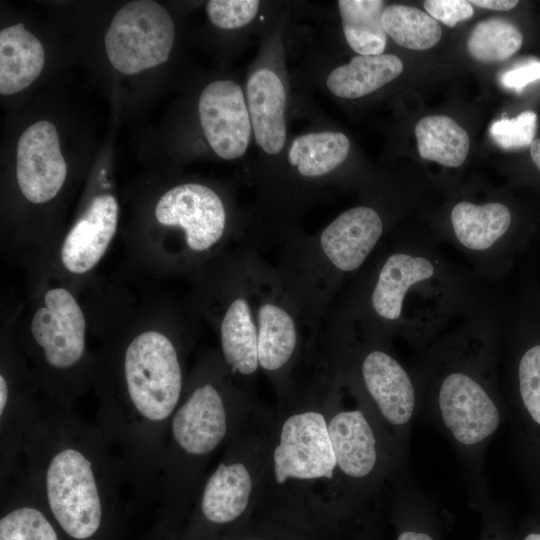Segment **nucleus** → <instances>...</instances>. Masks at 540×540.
I'll list each match as a JSON object with an SVG mask.
<instances>
[{"instance_id": "obj_1", "label": "nucleus", "mask_w": 540, "mask_h": 540, "mask_svg": "<svg viewBox=\"0 0 540 540\" xmlns=\"http://www.w3.org/2000/svg\"><path fill=\"white\" fill-rule=\"evenodd\" d=\"M20 470L59 529L94 540L119 506L120 461L96 425L43 402L28 433Z\"/></svg>"}, {"instance_id": "obj_2", "label": "nucleus", "mask_w": 540, "mask_h": 540, "mask_svg": "<svg viewBox=\"0 0 540 540\" xmlns=\"http://www.w3.org/2000/svg\"><path fill=\"white\" fill-rule=\"evenodd\" d=\"M336 460L326 402L270 415L257 511L298 520L320 532L344 527L336 500Z\"/></svg>"}, {"instance_id": "obj_3", "label": "nucleus", "mask_w": 540, "mask_h": 540, "mask_svg": "<svg viewBox=\"0 0 540 540\" xmlns=\"http://www.w3.org/2000/svg\"><path fill=\"white\" fill-rule=\"evenodd\" d=\"M214 373L185 388L169 424L156 497L171 521L191 512L214 455L259 414Z\"/></svg>"}, {"instance_id": "obj_4", "label": "nucleus", "mask_w": 540, "mask_h": 540, "mask_svg": "<svg viewBox=\"0 0 540 540\" xmlns=\"http://www.w3.org/2000/svg\"><path fill=\"white\" fill-rule=\"evenodd\" d=\"M488 350L457 348L439 356L418 409L452 442L476 474L498 431L504 412L494 383Z\"/></svg>"}, {"instance_id": "obj_5", "label": "nucleus", "mask_w": 540, "mask_h": 540, "mask_svg": "<svg viewBox=\"0 0 540 540\" xmlns=\"http://www.w3.org/2000/svg\"><path fill=\"white\" fill-rule=\"evenodd\" d=\"M325 402L338 514L342 522L352 523L375 515L380 492L395 479L401 458L353 387L350 398Z\"/></svg>"}, {"instance_id": "obj_6", "label": "nucleus", "mask_w": 540, "mask_h": 540, "mask_svg": "<svg viewBox=\"0 0 540 540\" xmlns=\"http://www.w3.org/2000/svg\"><path fill=\"white\" fill-rule=\"evenodd\" d=\"M269 415L258 414L223 448L190 512L185 540H226L256 513L264 476Z\"/></svg>"}, {"instance_id": "obj_7", "label": "nucleus", "mask_w": 540, "mask_h": 540, "mask_svg": "<svg viewBox=\"0 0 540 540\" xmlns=\"http://www.w3.org/2000/svg\"><path fill=\"white\" fill-rule=\"evenodd\" d=\"M33 355L47 401L73 411L86 381V321L74 296L63 287L49 289L44 306L31 321Z\"/></svg>"}, {"instance_id": "obj_8", "label": "nucleus", "mask_w": 540, "mask_h": 540, "mask_svg": "<svg viewBox=\"0 0 540 540\" xmlns=\"http://www.w3.org/2000/svg\"><path fill=\"white\" fill-rule=\"evenodd\" d=\"M353 386L400 458L418 411L416 385L401 363L383 349L365 352Z\"/></svg>"}, {"instance_id": "obj_9", "label": "nucleus", "mask_w": 540, "mask_h": 540, "mask_svg": "<svg viewBox=\"0 0 540 540\" xmlns=\"http://www.w3.org/2000/svg\"><path fill=\"white\" fill-rule=\"evenodd\" d=\"M174 36L173 20L159 3L137 0L116 12L105 36V49L112 66L131 75L166 62Z\"/></svg>"}, {"instance_id": "obj_10", "label": "nucleus", "mask_w": 540, "mask_h": 540, "mask_svg": "<svg viewBox=\"0 0 540 540\" xmlns=\"http://www.w3.org/2000/svg\"><path fill=\"white\" fill-rule=\"evenodd\" d=\"M155 216L162 225L180 227L187 247L195 252L213 247L226 227L222 200L214 190L198 183L181 184L164 193Z\"/></svg>"}, {"instance_id": "obj_11", "label": "nucleus", "mask_w": 540, "mask_h": 540, "mask_svg": "<svg viewBox=\"0 0 540 540\" xmlns=\"http://www.w3.org/2000/svg\"><path fill=\"white\" fill-rule=\"evenodd\" d=\"M198 113L217 156L235 160L246 153L253 132L246 97L237 82L223 79L208 84L199 97Z\"/></svg>"}, {"instance_id": "obj_12", "label": "nucleus", "mask_w": 540, "mask_h": 540, "mask_svg": "<svg viewBox=\"0 0 540 540\" xmlns=\"http://www.w3.org/2000/svg\"><path fill=\"white\" fill-rule=\"evenodd\" d=\"M23 372L4 362L0 373V489L19 472L29 431L41 416L39 402Z\"/></svg>"}, {"instance_id": "obj_13", "label": "nucleus", "mask_w": 540, "mask_h": 540, "mask_svg": "<svg viewBox=\"0 0 540 540\" xmlns=\"http://www.w3.org/2000/svg\"><path fill=\"white\" fill-rule=\"evenodd\" d=\"M16 175L20 191L32 203L48 202L58 194L67 165L54 124L39 121L22 133L17 143Z\"/></svg>"}, {"instance_id": "obj_14", "label": "nucleus", "mask_w": 540, "mask_h": 540, "mask_svg": "<svg viewBox=\"0 0 540 540\" xmlns=\"http://www.w3.org/2000/svg\"><path fill=\"white\" fill-rule=\"evenodd\" d=\"M118 222V203L110 194L96 196L66 235L60 256L73 274L92 270L105 254Z\"/></svg>"}, {"instance_id": "obj_15", "label": "nucleus", "mask_w": 540, "mask_h": 540, "mask_svg": "<svg viewBox=\"0 0 540 540\" xmlns=\"http://www.w3.org/2000/svg\"><path fill=\"white\" fill-rule=\"evenodd\" d=\"M382 233L377 211L357 206L342 212L322 231L320 247L335 268L349 272L364 263Z\"/></svg>"}, {"instance_id": "obj_16", "label": "nucleus", "mask_w": 540, "mask_h": 540, "mask_svg": "<svg viewBox=\"0 0 540 540\" xmlns=\"http://www.w3.org/2000/svg\"><path fill=\"white\" fill-rule=\"evenodd\" d=\"M245 97L254 139L267 155L279 154L286 142V91L270 68L256 69L247 79Z\"/></svg>"}, {"instance_id": "obj_17", "label": "nucleus", "mask_w": 540, "mask_h": 540, "mask_svg": "<svg viewBox=\"0 0 540 540\" xmlns=\"http://www.w3.org/2000/svg\"><path fill=\"white\" fill-rule=\"evenodd\" d=\"M0 489V540H60L54 520L21 471Z\"/></svg>"}, {"instance_id": "obj_18", "label": "nucleus", "mask_w": 540, "mask_h": 540, "mask_svg": "<svg viewBox=\"0 0 540 540\" xmlns=\"http://www.w3.org/2000/svg\"><path fill=\"white\" fill-rule=\"evenodd\" d=\"M433 262L421 255L397 252L390 255L378 274L371 303L376 314L388 321L401 317L408 291L435 275Z\"/></svg>"}, {"instance_id": "obj_19", "label": "nucleus", "mask_w": 540, "mask_h": 540, "mask_svg": "<svg viewBox=\"0 0 540 540\" xmlns=\"http://www.w3.org/2000/svg\"><path fill=\"white\" fill-rule=\"evenodd\" d=\"M45 63L41 42L22 23L0 31V93L11 95L31 85Z\"/></svg>"}, {"instance_id": "obj_20", "label": "nucleus", "mask_w": 540, "mask_h": 540, "mask_svg": "<svg viewBox=\"0 0 540 540\" xmlns=\"http://www.w3.org/2000/svg\"><path fill=\"white\" fill-rule=\"evenodd\" d=\"M402 71L403 63L394 54L357 55L334 68L326 78V86L336 97L356 99L383 87Z\"/></svg>"}, {"instance_id": "obj_21", "label": "nucleus", "mask_w": 540, "mask_h": 540, "mask_svg": "<svg viewBox=\"0 0 540 540\" xmlns=\"http://www.w3.org/2000/svg\"><path fill=\"white\" fill-rule=\"evenodd\" d=\"M221 352L234 374L252 376L259 368L258 332L248 302L238 297L227 307L220 326Z\"/></svg>"}, {"instance_id": "obj_22", "label": "nucleus", "mask_w": 540, "mask_h": 540, "mask_svg": "<svg viewBox=\"0 0 540 540\" xmlns=\"http://www.w3.org/2000/svg\"><path fill=\"white\" fill-rule=\"evenodd\" d=\"M511 212L502 203H457L451 212V224L458 242L466 249L484 252L502 238L511 224Z\"/></svg>"}, {"instance_id": "obj_23", "label": "nucleus", "mask_w": 540, "mask_h": 540, "mask_svg": "<svg viewBox=\"0 0 540 540\" xmlns=\"http://www.w3.org/2000/svg\"><path fill=\"white\" fill-rule=\"evenodd\" d=\"M349 151L350 141L342 132H309L292 140L287 160L300 176L319 178L339 167Z\"/></svg>"}, {"instance_id": "obj_24", "label": "nucleus", "mask_w": 540, "mask_h": 540, "mask_svg": "<svg viewBox=\"0 0 540 540\" xmlns=\"http://www.w3.org/2000/svg\"><path fill=\"white\" fill-rule=\"evenodd\" d=\"M259 368L276 373L285 368L297 347V331L291 315L279 305L263 303L257 311Z\"/></svg>"}, {"instance_id": "obj_25", "label": "nucleus", "mask_w": 540, "mask_h": 540, "mask_svg": "<svg viewBox=\"0 0 540 540\" xmlns=\"http://www.w3.org/2000/svg\"><path fill=\"white\" fill-rule=\"evenodd\" d=\"M342 30L349 47L358 55L383 54L387 34L382 25V0H339Z\"/></svg>"}, {"instance_id": "obj_26", "label": "nucleus", "mask_w": 540, "mask_h": 540, "mask_svg": "<svg viewBox=\"0 0 540 540\" xmlns=\"http://www.w3.org/2000/svg\"><path fill=\"white\" fill-rule=\"evenodd\" d=\"M421 158L447 167L464 163L470 147L468 133L452 118L444 115L426 116L415 126Z\"/></svg>"}, {"instance_id": "obj_27", "label": "nucleus", "mask_w": 540, "mask_h": 540, "mask_svg": "<svg viewBox=\"0 0 540 540\" xmlns=\"http://www.w3.org/2000/svg\"><path fill=\"white\" fill-rule=\"evenodd\" d=\"M382 25L399 46L411 50H426L435 46L442 35L439 23L422 10L401 4L386 6Z\"/></svg>"}, {"instance_id": "obj_28", "label": "nucleus", "mask_w": 540, "mask_h": 540, "mask_svg": "<svg viewBox=\"0 0 540 540\" xmlns=\"http://www.w3.org/2000/svg\"><path fill=\"white\" fill-rule=\"evenodd\" d=\"M523 42L518 27L502 18H490L476 24L467 41L469 54L477 61H503L516 53Z\"/></svg>"}, {"instance_id": "obj_29", "label": "nucleus", "mask_w": 540, "mask_h": 540, "mask_svg": "<svg viewBox=\"0 0 540 540\" xmlns=\"http://www.w3.org/2000/svg\"><path fill=\"white\" fill-rule=\"evenodd\" d=\"M329 535L288 517L257 511L226 540H325Z\"/></svg>"}, {"instance_id": "obj_30", "label": "nucleus", "mask_w": 540, "mask_h": 540, "mask_svg": "<svg viewBox=\"0 0 540 540\" xmlns=\"http://www.w3.org/2000/svg\"><path fill=\"white\" fill-rule=\"evenodd\" d=\"M429 506L414 492H397L392 510L394 540H439Z\"/></svg>"}, {"instance_id": "obj_31", "label": "nucleus", "mask_w": 540, "mask_h": 540, "mask_svg": "<svg viewBox=\"0 0 540 540\" xmlns=\"http://www.w3.org/2000/svg\"><path fill=\"white\" fill-rule=\"evenodd\" d=\"M520 406L526 420L540 430V344L528 348L517 369Z\"/></svg>"}, {"instance_id": "obj_32", "label": "nucleus", "mask_w": 540, "mask_h": 540, "mask_svg": "<svg viewBox=\"0 0 540 540\" xmlns=\"http://www.w3.org/2000/svg\"><path fill=\"white\" fill-rule=\"evenodd\" d=\"M537 115L531 110L524 111L514 118H502L490 126V136L505 150L523 149L535 140Z\"/></svg>"}, {"instance_id": "obj_33", "label": "nucleus", "mask_w": 540, "mask_h": 540, "mask_svg": "<svg viewBox=\"0 0 540 540\" xmlns=\"http://www.w3.org/2000/svg\"><path fill=\"white\" fill-rule=\"evenodd\" d=\"M260 5L258 0H210L206 3V12L213 25L233 30L251 23Z\"/></svg>"}, {"instance_id": "obj_34", "label": "nucleus", "mask_w": 540, "mask_h": 540, "mask_svg": "<svg viewBox=\"0 0 540 540\" xmlns=\"http://www.w3.org/2000/svg\"><path fill=\"white\" fill-rule=\"evenodd\" d=\"M423 4L432 18L450 28L474 14L471 3L464 0H426Z\"/></svg>"}, {"instance_id": "obj_35", "label": "nucleus", "mask_w": 540, "mask_h": 540, "mask_svg": "<svg viewBox=\"0 0 540 540\" xmlns=\"http://www.w3.org/2000/svg\"><path fill=\"white\" fill-rule=\"evenodd\" d=\"M540 80V60L531 59L505 71L500 78L507 89L521 92L528 84Z\"/></svg>"}, {"instance_id": "obj_36", "label": "nucleus", "mask_w": 540, "mask_h": 540, "mask_svg": "<svg viewBox=\"0 0 540 540\" xmlns=\"http://www.w3.org/2000/svg\"><path fill=\"white\" fill-rule=\"evenodd\" d=\"M374 518L353 524L329 535L325 540H375Z\"/></svg>"}, {"instance_id": "obj_37", "label": "nucleus", "mask_w": 540, "mask_h": 540, "mask_svg": "<svg viewBox=\"0 0 540 540\" xmlns=\"http://www.w3.org/2000/svg\"><path fill=\"white\" fill-rule=\"evenodd\" d=\"M483 503V506L480 507L483 518L480 540H508L501 523L496 517V512L487 506L485 502Z\"/></svg>"}, {"instance_id": "obj_38", "label": "nucleus", "mask_w": 540, "mask_h": 540, "mask_svg": "<svg viewBox=\"0 0 540 540\" xmlns=\"http://www.w3.org/2000/svg\"><path fill=\"white\" fill-rule=\"evenodd\" d=\"M472 4L490 10L508 11L513 9L518 1L516 0H472L469 1Z\"/></svg>"}, {"instance_id": "obj_39", "label": "nucleus", "mask_w": 540, "mask_h": 540, "mask_svg": "<svg viewBox=\"0 0 540 540\" xmlns=\"http://www.w3.org/2000/svg\"><path fill=\"white\" fill-rule=\"evenodd\" d=\"M516 540H540V524H535L525 530Z\"/></svg>"}, {"instance_id": "obj_40", "label": "nucleus", "mask_w": 540, "mask_h": 540, "mask_svg": "<svg viewBox=\"0 0 540 540\" xmlns=\"http://www.w3.org/2000/svg\"><path fill=\"white\" fill-rule=\"evenodd\" d=\"M530 154L533 163L540 170V138L535 139L531 144Z\"/></svg>"}]
</instances>
